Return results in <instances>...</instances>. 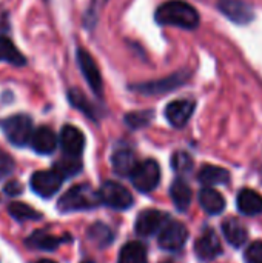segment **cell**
I'll use <instances>...</instances> for the list:
<instances>
[{
  "instance_id": "obj_1",
  "label": "cell",
  "mask_w": 262,
  "mask_h": 263,
  "mask_svg": "<svg viewBox=\"0 0 262 263\" xmlns=\"http://www.w3.org/2000/svg\"><path fill=\"white\" fill-rule=\"evenodd\" d=\"M158 23L165 26H176L182 29H195L199 26L201 17L198 11L187 2L168 0L162 3L154 14Z\"/></svg>"
},
{
  "instance_id": "obj_2",
  "label": "cell",
  "mask_w": 262,
  "mask_h": 263,
  "mask_svg": "<svg viewBox=\"0 0 262 263\" xmlns=\"http://www.w3.org/2000/svg\"><path fill=\"white\" fill-rule=\"evenodd\" d=\"M99 191H94L90 185H76L69 188L59 200L57 208L62 213H73V211H83L93 210L100 203Z\"/></svg>"
},
{
  "instance_id": "obj_3",
  "label": "cell",
  "mask_w": 262,
  "mask_h": 263,
  "mask_svg": "<svg viewBox=\"0 0 262 263\" xmlns=\"http://www.w3.org/2000/svg\"><path fill=\"white\" fill-rule=\"evenodd\" d=\"M2 128H3L6 139L15 146H23L28 142H31L32 122L25 114H17V116L8 117L6 120H3Z\"/></svg>"
},
{
  "instance_id": "obj_4",
  "label": "cell",
  "mask_w": 262,
  "mask_h": 263,
  "mask_svg": "<svg viewBox=\"0 0 262 263\" xmlns=\"http://www.w3.org/2000/svg\"><path fill=\"white\" fill-rule=\"evenodd\" d=\"M130 177L137 191L151 193L158 188L161 182V168L156 160L148 159L141 162Z\"/></svg>"
},
{
  "instance_id": "obj_5",
  "label": "cell",
  "mask_w": 262,
  "mask_h": 263,
  "mask_svg": "<svg viewBox=\"0 0 262 263\" xmlns=\"http://www.w3.org/2000/svg\"><path fill=\"white\" fill-rule=\"evenodd\" d=\"M188 79V72L181 71V72H174L170 77L165 79H159V80H153V82H144L139 85L131 86L133 91L145 94V96H156V94H165L170 92L173 89H178L181 85H184Z\"/></svg>"
},
{
  "instance_id": "obj_6",
  "label": "cell",
  "mask_w": 262,
  "mask_h": 263,
  "mask_svg": "<svg viewBox=\"0 0 262 263\" xmlns=\"http://www.w3.org/2000/svg\"><path fill=\"white\" fill-rule=\"evenodd\" d=\"M99 196L102 203L113 210H128L133 205L131 193L117 182H105L99 190Z\"/></svg>"
},
{
  "instance_id": "obj_7",
  "label": "cell",
  "mask_w": 262,
  "mask_h": 263,
  "mask_svg": "<svg viewBox=\"0 0 262 263\" xmlns=\"http://www.w3.org/2000/svg\"><path fill=\"white\" fill-rule=\"evenodd\" d=\"M188 239V231L184 223L178 220H168L159 234V245L167 251H178L181 250Z\"/></svg>"
},
{
  "instance_id": "obj_8",
  "label": "cell",
  "mask_w": 262,
  "mask_h": 263,
  "mask_svg": "<svg viewBox=\"0 0 262 263\" xmlns=\"http://www.w3.org/2000/svg\"><path fill=\"white\" fill-rule=\"evenodd\" d=\"M62 182H63V176L56 170L37 171L31 177V188L40 197H51L59 191Z\"/></svg>"
},
{
  "instance_id": "obj_9",
  "label": "cell",
  "mask_w": 262,
  "mask_h": 263,
  "mask_svg": "<svg viewBox=\"0 0 262 263\" xmlns=\"http://www.w3.org/2000/svg\"><path fill=\"white\" fill-rule=\"evenodd\" d=\"M77 62H79V68H80L85 80L88 82L90 88L93 89V92L96 96H102L103 94V82H102L100 71L96 65L93 55L80 48L77 51Z\"/></svg>"
},
{
  "instance_id": "obj_10",
  "label": "cell",
  "mask_w": 262,
  "mask_h": 263,
  "mask_svg": "<svg viewBox=\"0 0 262 263\" xmlns=\"http://www.w3.org/2000/svg\"><path fill=\"white\" fill-rule=\"evenodd\" d=\"M218 8L229 20L238 25H247L255 17L253 8L242 0H219Z\"/></svg>"
},
{
  "instance_id": "obj_11",
  "label": "cell",
  "mask_w": 262,
  "mask_h": 263,
  "mask_svg": "<svg viewBox=\"0 0 262 263\" xmlns=\"http://www.w3.org/2000/svg\"><path fill=\"white\" fill-rule=\"evenodd\" d=\"M195 108H196V102L195 100H188V99L174 100V102L167 105L165 117H167V120L170 122L171 126L184 128L188 123L190 117L193 116Z\"/></svg>"
},
{
  "instance_id": "obj_12",
  "label": "cell",
  "mask_w": 262,
  "mask_h": 263,
  "mask_svg": "<svg viewBox=\"0 0 262 263\" xmlns=\"http://www.w3.org/2000/svg\"><path fill=\"white\" fill-rule=\"evenodd\" d=\"M168 222L167 214L158 211V210H145L137 216L134 230L139 236L147 237L154 234L156 231L162 230V227Z\"/></svg>"
},
{
  "instance_id": "obj_13",
  "label": "cell",
  "mask_w": 262,
  "mask_h": 263,
  "mask_svg": "<svg viewBox=\"0 0 262 263\" xmlns=\"http://www.w3.org/2000/svg\"><path fill=\"white\" fill-rule=\"evenodd\" d=\"M195 251L201 260H213L215 257H218L222 251V247L216 233L213 230H205L196 240Z\"/></svg>"
},
{
  "instance_id": "obj_14",
  "label": "cell",
  "mask_w": 262,
  "mask_h": 263,
  "mask_svg": "<svg viewBox=\"0 0 262 263\" xmlns=\"http://www.w3.org/2000/svg\"><path fill=\"white\" fill-rule=\"evenodd\" d=\"M60 145L66 156L79 157L85 148V136L73 125H66L60 131Z\"/></svg>"
},
{
  "instance_id": "obj_15",
  "label": "cell",
  "mask_w": 262,
  "mask_h": 263,
  "mask_svg": "<svg viewBox=\"0 0 262 263\" xmlns=\"http://www.w3.org/2000/svg\"><path fill=\"white\" fill-rule=\"evenodd\" d=\"M113 170L117 176H131L136 166L139 165L134 153L128 148H120L117 149L113 157H111Z\"/></svg>"
},
{
  "instance_id": "obj_16",
  "label": "cell",
  "mask_w": 262,
  "mask_h": 263,
  "mask_svg": "<svg viewBox=\"0 0 262 263\" xmlns=\"http://www.w3.org/2000/svg\"><path fill=\"white\" fill-rule=\"evenodd\" d=\"M31 146L39 154H51L57 146V137L53 129L42 126L32 133Z\"/></svg>"
},
{
  "instance_id": "obj_17",
  "label": "cell",
  "mask_w": 262,
  "mask_h": 263,
  "mask_svg": "<svg viewBox=\"0 0 262 263\" xmlns=\"http://www.w3.org/2000/svg\"><path fill=\"white\" fill-rule=\"evenodd\" d=\"M199 203H201L202 210L212 216L221 214L225 210V199L212 186H205L199 193Z\"/></svg>"
},
{
  "instance_id": "obj_18",
  "label": "cell",
  "mask_w": 262,
  "mask_h": 263,
  "mask_svg": "<svg viewBox=\"0 0 262 263\" xmlns=\"http://www.w3.org/2000/svg\"><path fill=\"white\" fill-rule=\"evenodd\" d=\"M238 210L244 216H256L262 213V196L253 190H242L238 194Z\"/></svg>"
},
{
  "instance_id": "obj_19",
  "label": "cell",
  "mask_w": 262,
  "mask_h": 263,
  "mask_svg": "<svg viewBox=\"0 0 262 263\" xmlns=\"http://www.w3.org/2000/svg\"><path fill=\"white\" fill-rule=\"evenodd\" d=\"M170 196H171V200H173L174 206L178 208V211L184 213L188 210L190 202H191V190L185 180L176 179L170 186Z\"/></svg>"
},
{
  "instance_id": "obj_20",
  "label": "cell",
  "mask_w": 262,
  "mask_h": 263,
  "mask_svg": "<svg viewBox=\"0 0 262 263\" xmlns=\"http://www.w3.org/2000/svg\"><path fill=\"white\" fill-rule=\"evenodd\" d=\"M199 182L205 186H215V185H224L230 180V173L221 166L215 165H205L198 176Z\"/></svg>"
},
{
  "instance_id": "obj_21",
  "label": "cell",
  "mask_w": 262,
  "mask_h": 263,
  "mask_svg": "<svg viewBox=\"0 0 262 263\" xmlns=\"http://www.w3.org/2000/svg\"><path fill=\"white\" fill-rule=\"evenodd\" d=\"M222 233H224L227 242L232 247H236V248L241 247V245H244L246 240H247V230L236 219H227L222 223Z\"/></svg>"
},
{
  "instance_id": "obj_22",
  "label": "cell",
  "mask_w": 262,
  "mask_h": 263,
  "mask_svg": "<svg viewBox=\"0 0 262 263\" xmlns=\"http://www.w3.org/2000/svg\"><path fill=\"white\" fill-rule=\"evenodd\" d=\"M117 263H147V250L139 242L125 245L119 254Z\"/></svg>"
},
{
  "instance_id": "obj_23",
  "label": "cell",
  "mask_w": 262,
  "mask_h": 263,
  "mask_svg": "<svg viewBox=\"0 0 262 263\" xmlns=\"http://www.w3.org/2000/svg\"><path fill=\"white\" fill-rule=\"evenodd\" d=\"M0 60L12 65H25L23 54L15 48V45L8 37H0Z\"/></svg>"
},
{
  "instance_id": "obj_24",
  "label": "cell",
  "mask_w": 262,
  "mask_h": 263,
  "mask_svg": "<svg viewBox=\"0 0 262 263\" xmlns=\"http://www.w3.org/2000/svg\"><path fill=\"white\" fill-rule=\"evenodd\" d=\"M60 239L56 236H51L45 231H37L32 236L28 237V245L36 248V250H43V251H53L60 245Z\"/></svg>"
},
{
  "instance_id": "obj_25",
  "label": "cell",
  "mask_w": 262,
  "mask_h": 263,
  "mask_svg": "<svg viewBox=\"0 0 262 263\" xmlns=\"http://www.w3.org/2000/svg\"><path fill=\"white\" fill-rule=\"evenodd\" d=\"M88 237H90V240L94 245H97V247H107L113 240V233H111V230L107 225H103V223H94L90 228V231H88Z\"/></svg>"
},
{
  "instance_id": "obj_26",
  "label": "cell",
  "mask_w": 262,
  "mask_h": 263,
  "mask_svg": "<svg viewBox=\"0 0 262 263\" xmlns=\"http://www.w3.org/2000/svg\"><path fill=\"white\" fill-rule=\"evenodd\" d=\"M9 214L20 222H26V220H39L40 219V213H37L36 210H32L31 206H28L26 203H20V202H14L9 205L8 208Z\"/></svg>"
},
{
  "instance_id": "obj_27",
  "label": "cell",
  "mask_w": 262,
  "mask_h": 263,
  "mask_svg": "<svg viewBox=\"0 0 262 263\" xmlns=\"http://www.w3.org/2000/svg\"><path fill=\"white\" fill-rule=\"evenodd\" d=\"M68 100L71 102L73 106H76L77 109H80L82 112H85L88 117L96 119V109H94V106L88 102V99L79 89H71L68 92Z\"/></svg>"
},
{
  "instance_id": "obj_28",
  "label": "cell",
  "mask_w": 262,
  "mask_h": 263,
  "mask_svg": "<svg viewBox=\"0 0 262 263\" xmlns=\"http://www.w3.org/2000/svg\"><path fill=\"white\" fill-rule=\"evenodd\" d=\"M193 159L185 151H178L171 157V166L178 174H188L193 170Z\"/></svg>"
},
{
  "instance_id": "obj_29",
  "label": "cell",
  "mask_w": 262,
  "mask_h": 263,
  "mask_svg": "<svg viewBox=\"0 0 262 263\" xmlns=\"http://www.w3.org/2000/svg\"><path fill=\"white\" fill-rule=\"evenodd\" d=\"M82 168V163L77 160V157H73V156H66L65 159L59 160L56 163V171L60 173L63 177H68V176H74L80 171Z\"/></svg>"
},
{
  "instance_id": "obj_30",
  "label": "cell",
  "mask_w": 262,
  "mask_h": 263,
  "mask_svg": "<svg viewBox=\"0 0 262 263\" xmlns=\"http://www.w3.org/2000/svg\"><path fill=\"white\" fill-rule=\"evenodd\" d=\"M107 3H108V0H91V3L86 9V14H85V26L86 28L96 26V23L100 17V12Z\"/></svg>"
},
{
  "instance_id": "obj_31",
  "label": "cell",
  "mask_w": 262,
  "mask_h": 263,
  "mask_svg": "<svg viewBox=\"0 0 262 263\" xmlns=\"http://www.w3.org/2000/svg\"><path fill=\"white\" fill-rule=\"evenodd\" d=\"M153 117L151 111H137V112H130L125 116V122L131 128H142L150 123Z\"/></svg>"
},
{
  "instance_id": "obj_32",
  "label": "cell",
  "mask_w": 262,
  "mask_h": 263,
  "mask_svg": "<svg viewBox=\"0 0 262 263\" xmlns=\"http://www.w3.org/2000/svg\"><path fill=\"white\" fill-rule=\"evenodd\" d=\"M244 259L247 263H262V242H253L247 248Z\"/></svg>"
},
{
  "instance_id": "obj_33",
  "label": "cell",
  "mask_w": 262,
  "mask_h": 263,
  "mask_svg": "<svg viewBox=\"0 0 262 263\" xmlns=\"http://www.w3.org/2000/svg\"><path fill=\"white\" fill-rule=\"evenodd\" d=\"M14 171V160L6 153L0 151V180L8 177Z\"/></svg>"
},
{
  "instance_id": "obj_34",
  "label": "cell",
  "mask_w": 262,
  "mask_h": 263,
  "mask_svg": "<svg viewBox=\"0 0 262 263\" xmlns=\"http://www.w3.org/2000/svg\"><path fill=\"white\" fill-rule=\"evenodd\" d=\"M5 193L6 194H11V196H17V194L22 193V185L19 182H9L5 186Z\"/></svg>"
},
{
  "instance_id": "obj_35",
  "label": "cell",
  "mask_w": 262,
  "mask_h": 263,
  "mask_svg": "<svg viewBox=\"0 0 262 263\" xmlns=\"http://www.w3.org/2000/svg\"><path fill=\"white\" fill-rule=\"evenodd\" d=\"M36 263H56V262H53V260H48V259H43V260H39V262H36Z\"/></svg>"
},
{
  "instance_id": "obj_36",
  "label": "cell",
  "mask_w": 262,
  "mask_h": 263,
  "mask_svg": "<svg viewBox=\"0 0 262 263\" xmlns=\"http://www.w3.org/2000/svg\"><path fill=\"white\" fill-rule=\"evenodd\" d=\"M83 263H94V262H83Z\"/></svg>"
},
{
  "instance_id": "obj_37",
  "label": "cell",
  "mask_w": 262,
  "mask_h": 263,
  "mask_svg": "<svg viewBox=\"0 0 262 263\" xmlns=\"http://www.w3.org/2000/svg\"><path fill=\"white\" fill-rule=\"evenodd\" d=\"M165 263H170V262H165Z\"/></svg>"
}]
</instances>
